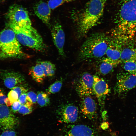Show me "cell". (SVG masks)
<instances>
[{
  "mask_svg": "<svg viewBox=\"0 0 136 136\" xmlns=\"http://www.w3.org/2000/svg\"><path fill=\"white\" fill-rule=\"evenodd\" d=\"M113 36L119 40L125 41L136 32V0H121Z\"/></svg>",
  "mask_w": 136,
  "mask_h": 136,
  "instance_id": "6da1fadb",
  "label": "cell"
},
{
  "mask_svg": "<svg viewBox=\"0 0 136 136\" xmlns=\"http://www.w3.org/2000/svg\"><path fill=\"white\" fill-rule=\"evenodd\" d=\"M107 0H90L78 16L77 32L83 37L98 23L101 17Z\"/></svg>",
  "mask_w": 136,
  "mask_h": 136,
  "instance_id": "7a4b0ae2",
  "label": "cell"
},
{
  "mask_svg": "<svg viewBox=\"0 0 136 136\" xmlns=\"http://www.w3.org/2000/svg\"><path fill=\"white\" fill-rule=\"evenodd\" d=\"M110 41L104 33L97 32L91 34L80 48L79 59L82 61L102 57L106 54Z\"/></svg>",
  "mask_w": 136,
  "mask_h": 136,
  "instance_id": "3957f363",
  "label": "cell"
},
{
  "mask_svg": "<svg viewBox=\"0 0 136 136\" xmlns=\"http://www.w3.org/2000/svg\"><path fill=\"white\" fill-rule=\"evenodd\" d=\"M25 55L12 29H5L0 32V58H20Z\"/></svg>",
  "mask_w": 136,
  "mask_h": 136,
  "instance_id": "277c9868",
  "label": "cell"
},
{
  "mask_svg": "<svg viewBox=\"0 0 136 136\" xmlns=\"http://www.w3.org/2000/svg\"><path fill=\"white\" fill-rule=\"evenodd\" d=\"M9 24L20 43L37 51L43 50L45 48L41 36L34 28L29 29L12 23Z\"/></svg>",
  "mask_w": 136,
  "mask_h": 136,
  "instance_id": "5b68a950",
  "label": "cell"
},
{
  "mask_svg": "<svg viewBox=\"0 0 136 136\" xmlns=\"http://www.w3.org/2000/svg\"><path fill=\"white\" fill-rule=\"evenodd\" d=\"M6 16L9 23L29 29L33 28L27 11L20 5L14 4L11 6Z\"/></svg>",
  "mask_w": 136,
  "mask_h": 136,
  "instance_id": "8992f818",
  "label": "cell"
},
{
  "mask_svg": "<svg viewBox=\"0 0 136 136\" xmlns=\"http://www.w3.org/2000/svg\"><path fill=\"white\" fill-rule=\"evenodd\" d=\"M55 69V65L50 61H40L31 67L29 74L35 81L42 83L46 77L53 76Z\"/></svg>",
  "mask_w": 136,
  "mask_h": 136,
  "instance_id": "52a82bcc",
  "label": "cell"
},
{
  "mask_svg": "<svg viewBox=\"0 0 136 136\" xmlns=\"http://www.w3.org/2000/svg\"><path fill=\"white\" fill-rule=\"evenodd\" d=\"M136 87V76L127 72L119 73L114 88L115 93L120 95L126 93Z\"/></svg>",
  "mask_w": 136,
  "mask_h": 136,
  "instance_id": "ba28073f",
  "label": "cell"
},
{
  "mask_svg": "<svg viewBox=\"0 0 136 136\" xmlns=\"http://www.w3.org/2000/svg\"><path fill=\"white\" fill-rule=\"evenodd\" d=\"M93 83V76L88 72L84 73L76 83V90L81 97L90 96L94 94Z\"/></svg>",
  "mask_w": 136,
  "mask_h": 136,
  "instance_id": "9c48e42d",
  "label": "cell"
},
{
  "mask_svg": "<svg viewBox=\"0 0 136 136\" xmlns=\"http://www.w3.org/2000/svg\"><path fill=\"white\" fill-rule=\"evenodd\" d=\"M79 113L78 107L72 104L62 105L57 111V113L61 120L67 123L76 122L78 119Z\"/></svg>",
  "mask_w": 136,
  "mask_h": 136,
  "instance_id": "30bf717a",
  "label": "cell"
},
{
  "mask_svg": "<svg viewBox=\"0 0 136 136\" xmlns=\"http://www.w3.org/2000/svg\"><path fill=\"white\" fill-rule=\"evenodd\" d=\"M18 123L17 118L6 105H0V127L3 130H12Z\"/></svg>",
  "mask_w": 136,
  "mask_h": 136,
  "instance_id": "8fae6325",
  "label": "cell"
},
{
  "mask_svg": "<svg viewBox=\"0 0 136 136\" xmlns=\"http://www.w3.org/2000/svg\"><path fill=\"white\" fill-rule=\"evenodd\" d=\"M93 91L97 98L99 105L102 107L104 104L106 96L110 90L107 83L103 78L96 75L93 76Z\"/></svg>",
  "mask_w": 136,
  "mask_h": 136,
  "instance_id": "7c38bea8",
  "label": "cell"
},
{
  "mask_svg": "<svg viewBox=\"0 0 136 136\" xmlns=\"http://www.w3.org/2000/svg\"><path fill=\"white\" fill-rule=\"evenodd\" d=\"M80 105L81 112L84 117L90 119L97 116V106L96 103L90 96L81 97Z\"/></svg>",
  "mask_w": 136,
  "mask_h": 136,
  "instance_id": "4fadbf2b",
  "label": "cell"
},
{
  "mask_svg": "<svg viewBox=\"0 0 136 136\" xmlns=\"http://www.w3.org/2000/svg\"><path fill=\"white\" fill-rule=\"evenodd\" d=\"M51 35L59 54L62 56H65L64 47L65 35L62 26L59 23L56 22L54 24L51 30Z\"/></svg>",
  "mask_w": 136,
  "mask_h": 136,
  "instance_id": "5bb4252c",
  "label": "cell"
},
{
  "mask_svg": "<svg viewBox=\"0 0 136 136\" xmlns=\"http://www.w3.org/2000/svg\"><path fill=\"white\" fill-rule=\"evenodd\" d=\"M0 76L4 85L8 88L12 89L25 80L23 75L17 72L5 71L0 72Z\"/></svg>",
  "mask_w": 136,
  "mask_h": 136,
  "instance_id": "9a60e30c",
  "label": "cell"
},
{
  "mask_svg": "<svg viewBox=\"0 0 136 136\" xmlns=\"http://www.w3.org/2000/svg\"><path fill=\"white\" fill-rule=\"evenodd\" d=\"M33 10L37 16L46 25H50L51 10L48 3L40 1L35 5Z\"/></svg>",
  "mask_w": 136,
  "mask_h": 136,
  "instance_id": "2e32d148",
  "label": "cell"
},
{
  "mask_svg": "<svg viewBox=\"0 0 136 136\" xmlns=\"http://www.w3.org/2000/svg\"><path fill=\"white\" fill-rule=\"evenodd\" d=\"M65 136H96L94 130L86 125L82 124L73 125Z\"/></svg>",
  "mask_w": 136,
  "mask_h": 136,
  "instance_id": "e0dca14e",
  "label": "cell"
},
{
  "mask_svg": "<svg viewBox=\"0 0 136 136\" xmlns=\"http://www.w3.org/2000/svg\"><path fill=\"white\" fill-rule=\"evenodd\" d=\"M121 51L116 43V42L110 41L105 55L107 56L106 57L119 64L121 62Z\"/></svg>",
  "mask_w": 136,
  "mask_h": 136,
  "instance_id": "ac0fdd59",
  "label": "cell"
},
{
  "mask_svg": "<svg viewBox=\"0 0 136 136\" xmlns=\"http://www.w3.org/2000/svg\"><path fill=\"white\" fill-rule=\"evenodd\" d=\"M120 60L121 62H136V48L126 47L121 51Z\"/></svg>",
  "mask_w": 136,
  "mask_h": 136,
  "instance_id": "d6986e66",
  "label": "cell"
},
{
  "mask_svg": "<svg viewBox=\"0 0 136 136\" xmlns=\"http://www.w3.org/2000/svg\"><path fill=\"white\" fill-rule=\"evenodd\" d=\"M117 65L114 62L106 57L102 60L99 66V71L102 75H107L112 72Z\"/></svg>",
  "mask_w": 136,
  "mask_h": 136,
  "instance_id": "ffe728a7",
  "label": "cell"
},
{
  "mask_svg": "<svg viewBox=\"0 0 136 136\" xmlns=\"http://www.w3.org/2000/svg\"><path fill=\"white\" fill-rule=\"evenodd\" d=\"M37 102L41 107L46 106L49 105L50 101L47 93L42 92H39L37 95Z\"/></svg>",
  "mask_w": 136,
  "mask_h": 136,
  "instance_id": "44dd1931",
  "label": "cell"
},
{
  "mask_svg": "<svg viewBox=\"0 0 136 136\" xmlns=\"http://www.w3.org/2000/svg\"><path fill=\"white\" fill-rule=\"evenodd\" d=\"M62 84V80L60 79L55 81L51 84L46 90L48 94H54L59 92L61 89Z\"/></svg>",
  "mask_w": 136,
  "mask_h": 136,
  "instance_id": "7402d4cb",
  "label": "cell"
},
{
  "mask_svg": "<svg viewBox=\"0 0 136 136\" xmlns=\"http://www.w3.org/2000/svg\"><path fill=\"white\" fill-rule=\"evenodd\" d=\"M123 67L127 72L136 76V62L129 61L123 62Z\"/></svg>",
  "mask_w": 136,
  "mask_h": 136,
  "instance_id": "603a6c76",
  "label": "cell"
},
{
  "mask_svg": "<svg viewBox=\"0 0 136 136\" xmlns=\"http://www.w3.org/2000/svg\"><path fill=\"white\" fill-rule=\"evenodd\" d=\"M32 104L27 101L25 104L21 105L18 112L23 115L30 114L32 111Z\"/></svg>",
  "mask_w": 136,
  "mask_h": 136,
  "instance_id": "cb8c5ba5",
  "label": "cell"
},
{
  "mask_svg": "<svg viewBox=\"0 0 136 136\" xmlns=\"http://www.w3.org/2000/svg\"><path fill=\"white\" fill-rule=\"evenodd\" d=\"M75 0H49L48 4L51 9H54L62 5Z\"/></svg>",
  "mask_w": 136,
  "mask_h": 136,
  "instance_id": "d4e9b609",
  "label": "cell"
},
{
  "mask_svg": "<svg viewBox=\"0 0 136 136\" xmlns=\"http://www.w3.org/2000/svg\"><path fill=\"white\" fill-rule=\"evenodd\" d=\"M27 101L32 104L36 103L37 101V95L32 91L26 93Z\"/></svg>",
  "mask_w": 136,
  "mask_h": 136,
  "instance_id": "484cf974",
  "label": "cell"
},
{
  "mask_svg": "<svg viewBox=\"0 0 136 136\" xmlns=\"http://www.w3.org/2000/svg\"><path fill=\"white\" fill-rule=\"evenodd\" d=\"M8 97L12 104L18 100L19 96L17 93L14 90L12 89L9 93Z\"/></svg>",
  "mask_w": 136,
  "mask_h": 136,
  "instance_id": "4316f807",
  "label": "cell"
},
{
  "mask_svg": "<svg viewBox=\"0 0 136 136\" xmlns=\"http://www.w3.org/2000/svg\"><path fill=\"white\" fill-rule=\"evenodd\" d=\"M21 105L18 100L13 103L11 105V112L14 113L18 112Z\"/></svg>",
  "mask_w": 136,
  "mask_h": 136,
  "instance_id": "83f0119b",
  "label": "cell"
},
{
  "mask_svg": "<svg viewBox=\"0 0 136 136\" xmlns=\"http://www.w3.org/2000/svg\"><path fill=\"white\" fill-rule=\"evenodd\" d=\"M12 89L15 91L17 93L19 97L21 94L26 93L27 91V90L24 87L19 86H16Z\"/></svg>",
  "mask_w": 136,
  "mask_h": 136,
  "instance_id": "f1b7e54d",
  "label": "cell"
},
{
  "mask_svg": "<svg viewBox=\"0 0 136 136\" xmlns=\"http://www.w3.org/2000/svg\"><path fill=\"white\" fill-rule=\"evenodd\" d=\"M0 136H17L15 131L12 130H5Z\"/></svg>",
  "mask_w": 136,
  "mask_h": 136,
  "instance_id": "f546056e",
  "label": "cell"
},
{
  "mask_svg": "<svg viewBox=\"0 0 136 136\" xmlns=\"http://www.w3.org/2000/svg\"><path fill=\"white\" fill-rule=\"evenodd\" d=\"M26 97V93H23L19 96L18 100L21 105L24 104L27 102Z\"/></svg>",
  "mask_w": 136,
  "mask_h": 136,
  "instance_id": "4dcf8cb0",
  "label": "cell"
},
{
  "mask_svg": "<svg viewBox=\"0 0 136 136\" xmlns=\"http://www.w3.org/2000/svg\"><path fill=\"white\" fill-rule=\"evenodd\" d=\"M7 97V96L0 90V105L5 104V100Z\"/></svg>",
  "mask_w": 136,
  "mask_h": 136,
  "instance_id": "1f68e13d",
  "label": "cell"
},
{
  "mask_svg": "<svg viewBox=\"0 0 136 136\" xmlns=\"http://www.w3.org/2000/svg\"><path fill=\"white\" fill-rule=\"evenodd\" d=\"M5 104L8 107L11 106L12 104L8 97L5 100Z\"/></svg>",
  "mask_w": 136,
  "mask_h": 136,
  "instance_id": "d6a6232c",
  "label": "cell"
},
{
  "mask_svg": "<svg viewBox=\"0 0 136 136\" xmlns=\"http://www.w3.org/2000/svg\"><path fill=\"white\" fill-rule=\"evenodd\" d=\"M109 125L108 123L107 122H104L103 123L101 124V127L104 129H107Z\"/></svg>",
  "mask_w": 136,
  "mask_h": 136,
  "instance_id": "836d02e7",
  "label": "cell"
},
{
  "mask_svg": "<svg viewBox=\"0 0 136 136\" xmlns=\"http://www.w3.org/2000/svg\"><path fill=\"white\" fill-rule=\"evenodd\" d=\"M107 112L105 111H104L102 113V117L103 119H105L106 118Z\"/></svg>",
  "mask_w": 136,
  "mask_h": 136,
  "instance_id": "e575fe53",
  "label": "cell"
}]
</instances>
